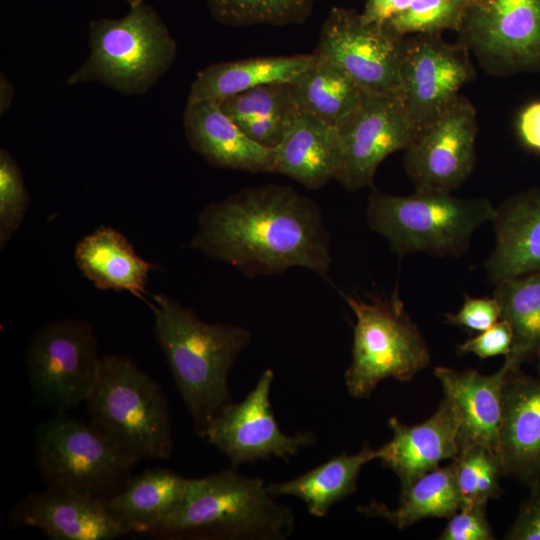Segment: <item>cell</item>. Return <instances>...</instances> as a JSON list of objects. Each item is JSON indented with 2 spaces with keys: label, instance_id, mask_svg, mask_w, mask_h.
Returning a JSON list of instances; mask_svg holds the SVG:
<instances>
[{
  "label": "cell",
  "instance_id": "cell-36",
  "mask_svg": "<svg viewBox=\"0 0 540 540\" xmlns=\"http://www.w3.org/2000/svg\"><path fill=\"white\" fill-rule=\"evenodd\" d=\"M445 318L450 325L482 332L501 319V309L495 297L473 298L466 294L459 311L447 313Z\"/></svg>",
  "mask_w": 540,
  "mask_h": 540
},
{
  "label": "cell",
  "instance_id": "cell-27",
  "mask_svg": "<svg viewBox=\"0 0 540 540\" xmlns=\"http://www.w3.org/2000/svg\"><path fill=\"white\" fill-rule=\"evenodd\" d=\"M461 507L452 462L426 472L409 485L401 488L400 503L396 509L371 501L357 511L367 517L388 521L404 529L425 518H450Z\"/></svg>",
  "mask_w": 540,
  "mask_h": 540
},
{
  "label": "cell",
  "instance_id": "cell-44",
  "mask_svg": "<svg viewBox=\"0 0 540 540\" xmlns=\"http://www.w3.org/2000/svg\"><path fill=\"white\" fill-rule=\"evenodd\" d=\"M467 2V6L473 4L477 0H465Z\"/></svg>",
  "mask_w": 540,
  "mask_h": 540
},
{
  "label": "cell",
  "instance_id": "cell-23",
  "mask_svg": "<svg viewBox=\"0 0 540 540\" xmlns=\"http://www.w3.org/2000/svg\"><path fill=\"white\" fill-rule=\"evenodd\" d=\"M274 172L310 190L335 179L340 162L337 128L304 112L299 113L283 141L274 148Z\"/></svg>",
  "mask_w": 540,
  "mask_h": 540
},
{
  "label": "cell",
  "instance_id": "cell-26",
  "mask_svg": "<svg viewBox=\"0 0 540 540\" xmlns=\"http://www.w3.org/2000/svg\"><path fill=\"white\" fill-rule=\"evenodd\" d=\"M378 458V449L365 443L355 454L342 452L296 478L267 484V490L276 498L290 496L301 500L311 515L322 518L332 506L357 490L363 466Z\"/></svg>",
  "mask_w": 540,
  "mask_h": 540
},
{
  "label": "cell",
  "instance_id": "cell-30",
  "mask_svg": "<svg viewBox=\"0 0 540 540\" xmlns=\"http://www.w3.org/2000/svg\"><path fill=\"white\" fill-rule=\"evenodd\" d=\"M216 21L243 27L300 24L311 14L314 0H206Z\"/></svg>",
  "mask_w": 540,
  "mask_h": 540
},
{
  "label": "cell",
  "instance_id": "cell-15",
  "mask_svg": "<svg viewBox=\"0 0 540 540\" xmlns=\"http://www.w3.org/2000/svg\"><path fill=\"white\" fill-rule=\"evenodd\" d=\"M477 117L472 103L458 95L405 149L403 164L417 192L450 193L476 164Z\"/></svg>",
  "mask_w": 540,
  "mask_h": 540
},
{
  "label": "cell",
  "instance_id": "cell-32",
  "mask_svg": "<svg viewBox=\"0 0 540 540\" xmlns=\"http://www.w3.org/2000/svg\"><path fill=\"white\" fill-rule=\"evenodd\" d=\"M466 8L465 0H413L381 26L396 38L420 33L440 34L444 30L458 32Z\"/></svg>",
  "mask_w": 540,
  "mask_h": 540
},
{
  "label": "cell",
  "instance_id": "cell-33",
  "mask_svg": "<svg viewBox=\"0 0 540 540\" xmlns=\"http://www.w3.org/2000/svg\"><path fill=\"white\" fill-rule=\"evenodd\" d=\"M236 124L268 117L295 118L299 114L288 82L267 83L218 102Z\"/></svg>",
  "mask_w": 540,
  "mask_h": 540
},
{
  "label": "cell",
  "instance_id": "cell-40",
  "mask_svg": "<svg viewBox=\"0 0 540 540\" xmlns=\"http://www.w3.org/2000/svg\"><path fill=\"white\" fill-rule=\"evenodd\" d=\"M516 130L527 149L540 153V100L528 103L517 116Z\"/></svg>",
  "mask_w": 540,
  "mask_h": 540
},
{
  "label": "cell",
  "instance_id": "cell-25",
  "mask_svg": "<svg viewBox=\"0 0 540 540\" xmlns=\"http://www.w3.org/2000/svg\"><path fill=\"white\" fill-rule=\"evenodd\" d=\"M189 481L170 469L151 468L131 477L104 502L132 533L147 534L181 505Z\"/></svg>",
  "mask_w": 540,
  "mask_h": 540
},
{
  "label": "cell",
  "instance_id": "cell-21",
  "mask_svg": "<svg viewBox=\"0 0 540 540\" xmlns=\"http://www.w3.org/2000/svg\"><path fill=\"white\" fill-rule=\"evenodd\" d=\"M495 245L484 262L496 284L540 271V190L531 189L505 200L492 220Z\"/></svg>",
  "mask_w": 540,
  "mask_h": 540
},
{
  "label": "cell",
  "instance_id": "cell-14",
  "mask_svg": "<svg viewBox=\"0 0 540 540\" xmlns=\"http://www.w3.org/2000/svg\"><path fill=\"white\" fill-rule=\"evenodd\" d=\"M340 162L335 179L347 190L373 185L378 166L418 136L399 98L368 94L337 126Z\"/></svg>",
  "mask_w": 540,
  "mask_h": 540
},
{
  "label": "cell",
  "instance_id": "cell-6",
  "mask_svg": "<svg viewBox=\"0 0 540 540\" xmlns=\"http://www.w3.org/2000/svg\"><path fill=\"white\" fill-rule=\"evenodd\" d=\"M86 403L90 423L136 461L171 456L172 426L165 394L130 358L102 357L97 384Z\"/></svg>",
  "mask_w": 540,
  "mask_h": 540
},
{
  "label": "cell",
  "instance_id": "cell-10",
  "mask_svg": "<svg viewBox=\"0 0 540 540\" xmlns=\"http://www.w3.org/2000/svg\"><path fill=\"white\" fill-rule=\"evenodd\" d=\"M458 34L492 75L540 72V0H477Z\"/></svg>",
  "mask_w": 540,
  "mask_h": 540
},
{
  "label": "cell",
  "instance_id": "cell-3",
  "mask_svg": "<svg viewBox=\"0 0 540 540\" xmlns=\"http://www.w3.org/2000/svg\"><path fill=\"white\" fill-rule=\"evenodd\" d=\"M293 511L272 496L264 480L225 469L189 481L181 505L148 535L187 539L286 540Z\"/></svg>",
  "mask_w": 540,
  "mask_h": 540
},
{
  "label": "cell",
  "instance_id": "cell-39",
  "mask_svg": "<svg viewBox=\"0 0 540 540\" xmlns=\"http://www.w3.org/2000/svg\"><path fill=\"white\" fill-rule=\"evenodd\" d=\"M297 117H268L246 121L237 125L256 143L275 148L288 134Z\"/></svg>",
  "mask_w": 540,
  "mask_h": 540
},
{
  "label": "cell",
  "instance_id": "cell-17",
  "mask_svg": "<svg viewBox=\"0 0 540 540\" xmlns=\"http://www.w3.org/2000/svg\"><path fill=\"white\" fill-rule=\"evenodd\" d=\"M499 457L503 475L527 485L540 481V374L512 368L502 392Z\"/></svg>",
  "mask_w": 540,
  "mask_h": 540
},
{
  "label": "cell",
  "instance_id": "cell-28",
  "mask_svg": "<svg viewBox=\"0 0 540 540\" xmlns=\"http://www.w3.org/2000/svg\"><path fill=\"white\" fill-rule=\"evenodd\" d=\"M314 58L310 67L288 82L291 95L299 111L336 127L368 94L334 64Z\"/></svg>",
  "mask_w": 540,
  "mask_h": 540
},
{
  "label": "cell",
  "instance_id": "cell-34",
  "mask_svg": "<svg viewBox=\"0 0 540 540\" xmlns=\"http://www.w3.org/2000/svg\"><path fill=\"white\" fill-rule=\"evenodd\" d=\"M30 205L21 169L10 154L0 150V247L4 249L20 228Z\"/></svg>",
  "mask_w": 540,
  "mask_h": 540
},
{
  "label": "cell",
  "instance_id": "cell-5",
  "mask_svg": "<svg viewBox=\"0 0 540 540\" xmlns=\"http://www.w3.org/2000/svg\"><path fill=\"white\" fill-rule=\"evenodd\" d=\"M496 208L486 198H458L450 193L417 192L393 195L372 190L366 219L393 252H417L437 257H460L474 231L492 222Z\"/></svg>",
  "mask_w": 540,
  "mask_h": 540
},
{
  "label": "cell",
  "instance_id": "cell-22",
  "mask_svg": "<svg viewBox=\"0 0 540 540\" xmlns=\"http://www.w3.org/2000/svg\"><path fill=\"white\" fill-rule=\"evenodd\" d=\"M78 269L100 290L127 291L146 300V284L154 264L140 257L127 238L110 226H100L76 245Z\"/></svg>",
  "mask_w": 540,
  "mask_h": 540
},
{
  "label": "cell",
  "instance_id": "cell-8",
  "mask_svg": "<svg viewBox=\"0 0 540 540\" xmlns=\"http://www.w3.org/2000/svg\"><path fill=\"white\" fill-rule=\"evenodd\" d=\"M34 452L48 488L103 501L124 487L138 462L90 422L73 418L66 411L55 412L36 427Z\"/></svg>",
  "mask_w": 540,
  "mask_h": 540
},
{
  "label": "cell",
  "instance_id": "cell-43",
  "mask_svg": "<svg viewBox=\"0 0 540 540\" xmlns=\"http://www.w3.org/2000/svg\"><path fill=\"white\" fill-rule=\"evenodd\" d=\"M125 1L128 2L130 5H132V4L143 2V1H146V0H125Z\"/></svg>",
  "mask_w": 540,
  "mask_h": 540
},
{
  "label": "cell",
  "instance_id": "cell-31",
  "mask_svg": "<svg viewBox=\"0 0 540 540\" xmlns=\"http://www.w3.org/2000/svg\"><path fill=\"white\" fill-rule=\"evenodd\" d=\"M461 507L487 504L501 494L503 475L500 457L490 449L472 446L452 459Z\"/></svg>",
  "mask_w": 540,
  "mask_h": 540
},
{
  "label": "cell",
  "instance_id": "cell-1",
  "mask_svg": "<svg viewBox=\"0 0 540 540\" xmlns=\"http://www.w3.org/2000/svg\"><path fill=\"white\" fill-rule=\"evenodd\" d=\"M189 248L249 278L301 267L328 279L332 264L320 207L287 185L244 188L210 203Z\"/></svg>",
  "mask_w": 540,
  "mask_h": 540
},
{
  "label": "cell",
  "instance_id": "cell-9",
  "mask_svg": "<svg viewBox=\"0 0 540 540\" xmlns=\"http://www.w3.org/2000/svg\"><path fill=\"white\" fill-rule=\"evenodd\" d=\"M102 357L93 326L65 318L41 328L31 339L25 366L35 400L67 411L87 402L97 384Z\"/></svg>",
  "mask_w": 540,
  "mask_h": 540
},
{
  "label": "cell",
  "instance_id": "cell-18",
  "mask_svg": "<svg viewBox=\"0 0 540 540\" xmlns=\"http://www.w3.org/2000/svg\"><path fill=\"white\" fill-rule=\"evenodd\" d=\"M512 368L515 367L504 361L492 375H484L473 369L457 371L441 366L434 369L444 397L451 403L457 416L459 453L480 445L499 456L502 392Z\"/></svg>",
  "mask_w": 540,
  "mask_h": 540
},
{
  "label": "cell",
  "instance_id": "cell-7",
  "mask_svg": "<svg viewBox=\"0 0 540 540\" xmlns=\"http://www.w3.org/2000/svg\"><path fill=\"white\" fill-rule=\"evenodd\" d=\"M354 312L352 361L344 374L348 393L369 398L388 378L410 381L430 363L427 343L397 293L369 301L346 295Z\"/></svg>",
  "mask_w": 540,
  "mask_h": 540
},
{
  "label": "cell",
  "instance_id": "cell-16",
  "mask_svg": "<svg viewBox=\"0 0 540 540\" xmlns=\"http://www.w3.org/2000/svg\"><path fill=\"white\" fill-rule=\"evenodd\" d=\"M10 521L38 529L52 540H112L132 534L103 500L51 488L27 495Z\"/></svg>",
  "mask_w": 540,
  "mask_h": 540
},
{
  "label": "cell",
  "instance_id": "cell-13",
  "mask_svg": "<svg viewBox=\"0 0 540 540\" xmlns=\"http://www.w3.org/2000/svg\"><path fill=\"white\" fill-rule=\"evenodd\" d=\"M272 369H265L253 389L240 402L232 401L210 424L204 439L225 455L232 468L260 460H288L316 443L313 431L285 434L275 419L270 391Z\"/></svg>",
  "mask_w": 540,
  "mask_h": 540
},
{
  "label": "cell",
  "instance_id": "cell-37",
  "mask_svg": "<svg viewBox=\"0 0 540 540\" xmlns=\"http://www.w3.org/2000/svg\"><path fill=\"white\" fill-rule=\"evenodd\" d=\"M513 333L509 323L500 319L490 328L458 345L459 354L473 353L481 359L507 356L511 350Z\"/></svg>",
  "mask_w": 540,
  "mask_h": 540
},
{
  "label": "cell",
  "instance_id": "cell-4",
  "mask_svg": "<svg viewBox=\"0 0 540 540\" xmlns=\"http://www.w3.org/2000/svg\"><path fill=\"white\" fill-rule=\"evenodd\" d=\"M90 52L68 85L100 83L123 95H143L172 67L177 43L146 1L130 5L122 18L89 23Z\"/></svg>",
  "mask_w": 540,
  "mask_h": 540
},
{
  "label": "cell",
  "instance_id": "cell-12",
  "mask_svg": "<svg viewBox=\"0 0 540 540\" xmlns=\"http://www.w3.org/2000/svg\"><path fill=\"white\" fill-rule=\"evenodd\" d=\"M468 49L440 34L403 38L399 100L419 133L432 124L475 76Z\"/></svg>",
  "mask_w": 540,
  "mask_h": 540
},
{
  "label": "cell",
  "instance_id": "cell-19",
  "mask_svg": "<svg viewBox=\"0 0 540 540\" xmlns=\"http://www.w3.org/2000/svg\"><path fill=\"white\" fill-rule=\"evenodd\" d=\"M392 439L378 449L379 460L399 478L401 488L459 454L458 420L447 398L426 421L407 425L391 417Z\"/></svg>",
  "mask_w": 540,
  "mask_h": 540
},
{
  "label": "cell",
  "instance_id": "cell-42",
  "mask_svg": "<svg viewBox=\"0 0 540 540\" xmlns=\"http://www.w3.org/2000/svg\"><path fill=\"white\" fill-rule=\"evenodd\" d=\"M14 99V85L9 78L1 73L0 75V114L6 113Z\"/></svg>",
  "mask_w": 540,
  "mask_h": 540
},
{
  "label": "cell",
  "instance_id": "cell-24",
  "mask_svg": "<svg viewBox=\"0 0 540 540\" xmlns=\"http://www.w3.org/2000/svg\"><path fill=\"white\" fill-rule=\"evenodd\" d=\"M314 55L255 57L211 64L201 69L192 82L187 103L221 100L274 83L290 82L314 62Z\"/></svg>",
  "mask_w": 540,
  "mask_h": 540
},
{
  "label": "cell",
  "instance_id": "cell-20",
  "mask_svg": "<svg viewBox=\"0 0 540 540\" xmlns=\"http://www.w3.org/2000/svg\"><path fill=\"white\" fill-rule=\"evenodd\" d=\"M183 124L190 147L210 165L251 173L274 172V148L250 139L218 102L187 103Z\"/></svg>",
  "mask_w": 540,
  "mask_h": 540
},
{
  "label": "cell",
  "instance_id": "cell-11",
  "mask_svg": "<svg viewBox=\"0 0 540 540\" xmlns=\"http://www.w3.org/2000/svg\"><path fill=\"white\" fill-rule=\"evenodd\" d=\"M402 47L403 38L365 21L356 10L334 7L313 54L334 64L367 94L398 98Z\"/></svg>",
  "mask_w": 540,
  "mask_h": 540
},
{
  "label": "cell",
  "instance_id": "cell-29",
  "mask_svg": "<svg viewBox=\"0 0 540 540\" xmlns=\"http://www.w3.org/2000/svg\"><path fill=\"white\" fill-rule=\"evenodd\" d=\"M493 297L499 303L501 319L509 323L513 333L505 361L520 368L534 360L540 374V271L496 283Z\"/></svg>",
  "mask_w": 540,
  "mask_h": 540
},
{
  "label": "cell",
  "instance_id": "cell-35",
  "mask_svg": "<svg viewBox=\"0 0 540 540\" xmlns=\"http://www.w3.org/2000/svg\"><path fill=\"white\" fill-rule=\"evenodd\" d=\"M487 504L460 507L439 536L440 540H492L495 538L486 515Z\"/></svg>",
  "mask_w": 540,
  "mask_h": 540
},
{
  "label": "cell",
  "instance_id": "cell-38",
  "mask_svg": "<svg viewBox=\"0 0 540 540\" xmlns=\"http://www.w3.org/2000/svg\"><path fill=\"white\" fill-rule=\"evenodd\" d=\"M529 487L530 495L521 505L518 516L505 539L540 540V481Z\"/></svg>",
  "mask_w": 540,
  "mask_h": 540
},
{
  "label": "cell",
  "instance_id": "cell-2",
  "mask_svg": "<svg viewBox=\"0 0 540 540\" xmlns=\"http://www.w3.org/2000/svg\"><path fill=\"white\" fill-rule=\"evenodd\" d=\"M148 304L156 340L195 432L204 438L212 421L233 401L229 374L252 333L239 325L205 322L165 294L153 295Z\"/></svg>",
  "mask_w": 540,
  "mask_h": 540
},
{
  "label": "cell",
  "instance_id": "cell-41",
  "mask_svg": "<svg viewBox=\"0 0 540 540\" xmlns=\"http://www.w3.org/2000/svg\"><path fill=\"white\" fill-rule=\"evenodd\" d=\"M413 0H367L361 15L367 22L382 25L405 10Z\"/></svg>",
  "mask_w": 540,
  "mask_h": 540
}]
</instances>
